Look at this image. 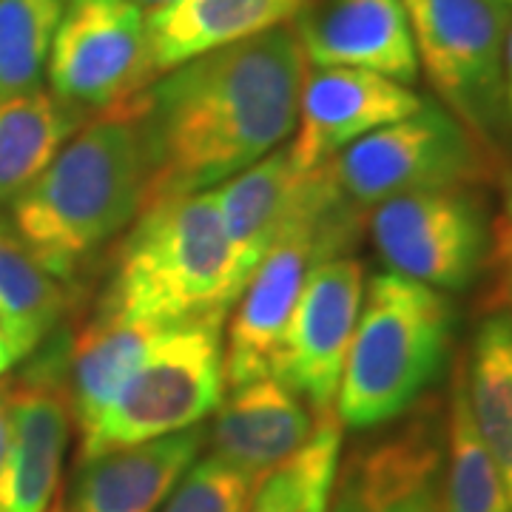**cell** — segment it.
<instances>
[{
	"instance_id": "cell-19",
	"label": "cell",
	"mask_w": 512,
	"mask_h": 512,
	"mask_svg": "<svg viewBox=\"0 0 512 512\" xmlns=\"http://www.w3.org/2000/svg\"><path fill=\"white\" fill-rule=\"evenodd\" d=\"M160 333L163 328L100 311H94L92 319L77 330L66 345V382L80 439L100 421Z\"/></svg>"
},
{
	"instance_id": "cell-29",
	"label": "cell",
	"mask_w": 512,
	"mask_h": 512,
	"mask_svg": "<svg viewBox=\"0 0 512 512\" xmlns=\"http://www.w3.org/2000/svg\"><path fill=\"white\" fill-rule=\"evenodd\" d=\"M501 197H504V211L493 222V239L512 248V168L501 174Z\"/></svg>"
},
{
	"instance_id": "cell-30",
	"label": "cell",
	"mask_w": 512,
	"mask_h": 512,
	"mask_svg": "<svg viewBox=\"0 0 512 512\" xmlns=\"http://www.w3.org/2000/svg\"><path fill=\"white\" fill-rule=\"evenodd\" d=\"M9 399H12V379L0 376V473L9 450Z\"/></svg>"
},
{
	"instance_id": "cell-5",
	"label": "cell",
	"mask_w": 512,
	"mask_h": 512,
	"mask_svg": "<svg viewBox=\"0 0 512 512\" xmlns=\"http://www.w3.org/2000/svg\"><path fill=\"white\" fill-rule=\"evenodd\" d=\"M225 319L165 328L80 439V461L202 424L225 396Z\"/></svg>"
},
{
	"instance_id": "cell-16",
	"label": "cell",
	"mask_w": 512,
	"mask_h": 512,
	"mask_svg": "<svg viewBox=\"0 0 512 512\" xmlns=\"http://www.w3.org/2000/svg\"><path fill=\"white\" fill-rule=\"evenodd\" d=\"M205 436L208 430L194 424L80 461L69 512H157L197 461Z\"/></svg>"
},
{
	"instance_id": "cell-9",
	"label": "cell",
	"mask_w": 512,
	"mask_h": 512,
	"mask_svg": "<svg viewBox=\"0 0 512 512\" xmlns=\"http://www.w3.org/2000/svg\"><path fill=\"white\" fill-rule=\"evenodd\" d=\"M370 234L393 274L436 291L470 288L493 251V222L473 185L379 202L370 214Z\"/></svg>"
},
{
	"instance_id": "cell-32",
	"label": "cell",
	"mask_w": 512,
	"mask_h": 512,
	"mask_svg": "<svg viewBox=\"0 0 512 512\" xmlns=\"http://www.w3.org/2000/svg\"><path fill=\"white\" fill-rule=\"evenodd\" d=\"M18 359L20 356L18 350H15V345H12V339H9V330H6L3 319H0V376L15 365Z\"/></svg>"
},
{
	"instance_id": "cell-14",
	"label": "cell",
	"mask_w": 512,
	"mask_h": 512,
	"mask_svg": "<svg viewBox=\"0 0 512 512\" xmlns=\"http://www.w3.org/2000/svg\"><path fill=\"white\" fill-rule=\"evenodd\" d=\"M308 66H350L399 83L419 77L402 0H299L291 20Z\"/></svg>"
},
{
	"instance_id": "cell-21",
	"label": "cell",
	"mask_w": 512,
	"mask_h": 512,
	"mask_svg": "<svg viewBox=\"0 0 512 512\" xmlns=\"http://www.w3.org/2000/svg\"><path fill=\"white\" fill-rule=\"evenodd\" d=\"M464 373L478 436L487 444L512 504V319L507 313H493L478 325Z\"/></svg>"
},
{
	"instance_id": "cell-35",
	"label": "cell",
	"mask_w": 512,
	"mask_h": 512,
	"mask_svg": "<svg viewBox=\"0 0 512 512\" xmlns=\"http://www.w3.org/2000/svg\"><path fill=\"white\" fill-rule=\"evenodd\" d=\"M498 3H504L507 9H512V0H498Z\"/></svg>"
},
{
	"instance_id": "cell-12",
	"label": "cell",
	"mask_w": 512,
	"mask_h": 512,
	"mask_svg": "<svg viewBox=\"0 0 512 512\" xmlns=\"http://www.w3.org/2000/svg\"><path fill=\"white\" fill-rule=\"evenodd\" d=\"M66 345L40 353L12 379L9 450L0 473V512H46L72 436Z\"/></svg>"
},
{
	"instance_id": "cell-23",
	"label": "cell",
	"mask_w": 512,
	"mask_h": 512,
	"mask_svg": "<svg viewBox=\"0 0 512 512\" xmlns=\"http://www.w3.org/2000/svg\"><path fill=\"white\" fill-rule=\"evenodd\" d=\"M447 404L444 512H512L504 478L473 421L464 359L453 370Z\"/></svg>"
},
{
	"instance_id": "cell-15",
	"label": "cell",
	"mask_w": 512,
	"mask_h": 512,
	"mask_svg": "<svg viewBox=\"0 0 512 512\" xmlns=\"http://www.w3.org/2000/svg\"><path fill=\"white\" fill-rule=\"evenodd\" d=\"M214 413V424L205 436L214 447L211 456L254 484L296 456L313 436L319 419L291 387L274 376L231 387Z\"/></svg>"
},
{
	"instance_id": "cell-11",
	"label": "cell",
	"mask_w": 512,
	"mask_h": 512,
	"mask_svg": "<svg viewBox=\"0 0 512 512\" xmlns=\"http://www.w3.org/2000/svg\"><path fill=\"white\" fill-rule=\"evenodd\" d=\"M362 296V262L336 256L319 262L308 274L293 308L271 376L305 399L316 416L328 413L336 404Z\"/></svg>"
},
{
	"instance_id": "cell-34",
	"label": "cell",
	"mask_w": 512,
	"mask_h": 512,
	"mask_svg": "<svg viewBox=\"0 0 512 512\" xmlns=\"http://www.w3.org/2000/svg\"><path fill=\"white\" fill-rule=\"evenodd\" d=\"M137 6H143V9H151V6H160V3H171V0H134Z\"/></svg>"
},
{
	"instance_id": "cell-17",
	"label": "cell",
	"mask_w": 512,
	"mask_h": 512,
	"mask_svg": "<svg viewBox=\"0 0 512 512\" xmlns=\"http://www.w3.org/2000/svg\"><path fill=\"white\" fill-rule=\"evenodd\" d=\"M299 0H171L146 12L154 72L165 74L194 57L291 23Z\"/></svg>"
},
{
	"instance_id": "cell-18",
	"label": "cell",
	"mask_w": 512,
	"mask_h": 512,
	"mask_svg": "<svg viewBox=\"0 0 512 512\" xmlns=\"http://www.w3.org/2000/svg\"><path fill=\"white\" fill-rule=\"evenodd\" d=\"M311 171L296 163L291 146H282L217 188L222 225L245 282L293 220Z\"/></svg>"
},
{
	"instance_id": "cell-25",
	"label": "cell",
	"mask_w": 512,
	"mask_h": 512,
	"mask_svg": "<svg viewBox=\"0 0 512 512\" xmlns=\"http://www.w3.org/2000/svg\"><path fill=\"white\" fill-rule=\"evenodd\" d=\"M254 481L228 467L217 456H205L188 467L168 495L163 512H245Z\"/></svg>"
},
{
	"instance_id": "cell-1",
	"label": "cell",
	"mask_w": 512,
	"mask_h": 512,
	"mask_svg": "<svg viewBox=\"0 0 512 512\" xmlns=\"http://www.w3.org/2000/svg\"><path fill=\"white\" fill-rule=\"evenodd\" d=\"M305 72L296 32L282 23L160 74L126 109L146 154L143 208L211 191L282 146Z\"/></svg>"
},
{
	"instance_id": "cell-3",
	"label": "cell",
	"mask_w": 512,
	"mask_h": 512,
	"mask_svg": "<svg viewBox=\"0 0 512 512\" xmlns=\"http://www.w3.org/2000/svg\"><path fill=\"white\" fill-rule=\"evenodd\" d=\"M245 279L217 188L148 205L117 245L94 311L154 328L225 319Z\"/></svg>"
},
{
	"instance_id": "cell-8",
	"label": "cell",
	"mask_w": 512,
	"mask_h": 512,
	"mask_svg": "<svg viewBox=\"0 0 512 512\" xmlns=\"http://www.w3.org/2000/svg\"><path fill=\"white\" fill-rule=\"evenodd\" d=\"M49 92L86 117L126 111L160 77L134 0H69L49 52Z\"/></svg>"
},
{
	"instance_id": "cell-24",
	"label": "cell",
	"mask_w": 512,
	"mask_h": 512,
	"mask_svg": "<svg viewBox=\"0 0 512 512\" xmlns=\"http://www.w3.org/2000/svg\"><path fill=\"white\" fill-rule=\"evenodd\" d=\"M69 0H0V100L40 86Z\"/></svg>"
},
{
	"instance_id": "cell-33",
	"label": "cell",
	"mask_w": 512,
	"mask_h": 512,
	"mask_svg": "<svg viewBox=\"0 0 512 512\" xmlns=\"http://www.w3.org/2000/svg\"><path fill=\"white\" fill-rule=\"evenodd\" d=\"M46 512H66V504H63V498L60 495H55V501L49 504V510Z\"/></svg>"
},
{
	"instance_id": "cell-7",
	"label": "cell",
	"mask_w": 512,
	"mask_h": 512,
	"mask_svg": "<svg viewBox=\"0 0 512 512\" xmlns=\"http://www.w3.org/2000/svg\"><path fill=\"white\" fill-rule=\"evenodd\" d=\"M427 80L464 126L493 148L504 117V46L512 9L498 0H402Z\"/></svg>"
},
{
	"instance_id": "cell-6",
	"label": "cell",
	"mask_w": 512,
	"mask_h": 512,
	"mask_svg": "<svg viewBox=\"0 0 512 512\" xmlns=\"http://www.w3.org/2000/svg\"><path fill=\"white\" fill-rule=\"evenodd\" d=\"M339 197L356 211H370L390 197L478 185L493 174L484 146L453 111L421 103L399 123L376 128L328 160Z\"/></svg>"
},
{
	"instance_id": "cell-31",
	"label": "cell",
	"mask_w": 512,
	"mask_h": 512,
	"mask_svg": "<svg viewBox=\"0 0 512 512\" xmlns=\"http://www.w3.org/2000/svg\"><path fill=\"white\" fill-rule=\"evenodd\" d=\"M504 117H507V126L512 128V32L507 35V46H504Z\"/></svg>"
},
{
	"instance_id": "cell-10",
	"label": "cell",
	"mask_w": 512,
	"mask_h": 512,
	"mask_svg": "<svg viewBox=\"0 0 512 512\" xmlns=\"http://www.w3.org/2000/svg\"><path fill=\"white\" fill-rule=\"evenodd\" d=\"M382 439L356 447L336 467L328 512H444L447 416L424 396Z\"/></svg>"
},
{
	"instance_id": "cell-13",
	"label": "cell",
	"mask_w": 512,
	"mask_h": 512,
	"mask_svg": "<svg viewBox=\"0 0 512 512\" xmlns=\"http://www.w3.org/2000/svg\"><path fill=\"white\" fill-rule=\"evenodd\" d=\"M419 94L399 80L350 66H313L299 92V128L291 143L302 168H316L376 128L421 109Z\"/></svg>"
},
{
	"instance_id": "cell-4",
	"label": "cell",
	"mask_w": 512,
	"mask_h": 512,
	"mask_svg": "<svg viewBox=\"0 0 512 512\" xmlns=\"http://www.w3.org/2000/svg\"><path fill=\"white\" fill-rule=\"evenodd\" d=\"M453 325L441 291L393 271L373 276L333 404L339 424L370 430L410 413L447 367Z\"/></svg>"
},
{
	"instance_id": "cell-22",
	"label": "cell",
	"mask_w": 512,
	"mask_h": 512,
	"mask_svg": "<svg viewBox=\"0 0 512 512\" xmlns=\"http://www.w3.org/2000/svg\"><path fill=\"white\" fill-rule=\"evenodd\" d=\"M69 308V285L49 274L0 217V319L18 356L35 353Z\"/></svg>"
},
{
	"instance_id": "cell-2",
	"label": "cell",
	"mask_w": 512,
	"mask_h": 512,
	"mask_svg": "<svg viewBox=\"0 0 512 512\" xmlns=\"http://www.w3.org/2000/svg\"><path fill=\"white\" fill-rule=\"evenodd\" d=\"M146 191V154L128 111L94 117L60 148L49 168L12 202V225L60 282L137 220Z\"/></svg>"
},
{
	"instance_id": "cell-20",
	"label": "cell",
	"mask_w": 512,
	"mask_h": 512,
	"mask_svg": "<svg viewBox=\"0 0 512 512\" xmlns=\"http://www.w3.org/2000/svg\"><path fill=\"white\" fill-rule=\"evenodd\" d=\"M89 120L40 86L0 100V205L18 200Z\"/></svg>"
},
{
	"instance_id": "cell-27",
	"label": "cell",
	"mask_w": 512,
	"mask_h": 512,
	"mask_svg": "<svg viewBox=\"0 0 512 512\" xmlns=\"http://www.w3.org/2000/svg\"><path fill=\"white\" fill-rule=\"evenodd\" d=\"M305 495V467L296 453L262 478L251 493L245 512H299Z\"/></svg>"
},
{
	"instance_id": "cell-26",
	"label": "cell",
	"mask_w": 512,
	"mask_h": 512,
	"mask_svg": "<svg viewBox=\"0 0 512 512\" xmlns=\"http://www.w3.org/2000/svg\"><path fill=\"white\" fill-rule=\"evenodd\" d=\"M339 447H342V424L336 410H328L316 419L313 436L299 450L305 467V495L299 512H328L330 487L339 467Z\"/></svg>"
},
{
	"instance_id": "cell-28",
	"label": "cell",
	"mask_w": 512,
	"mask_h": 512,
	"mask_svg": "<svg viewBox=\"0 0 512 512\" xmlns=\"http://www.w3.org/2000/svg\"><path fill=\"white\" fill-rule=\"evenodd\" d=\"M490 268H495V296L493 305L507 308V316L512 319V248L493 239V251H490Z\"/></svg>"
}]
</instances>
